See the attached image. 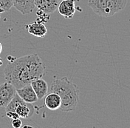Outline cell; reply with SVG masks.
I'll use <instances>...</instances> for the list:
<instances>
[{"mask_svg":"<svg viewBox=\"0 0 130 128\" xmlns=\"http://www.w3.org/2000/svg\"><path fill=\"white\" fill-rule=\"evenodd\" d=\"M2 43L0 42V54H1V53H2Z\"/></svg>","mask_w":130,"mask_h":128,"instance_id":"obj_17","label":"cell"},{"mask_svg":"<svg viewBox=\"0 0 130 128\" xmlns=\"http://www.w3.org/2000/svg\"><path fill=\"white\" fill-rule=\"evenodd\" d=\"M3 64V62H2V59L0 58V65H2V64Z\"/></svg>","mask_w":130,"mask_h":128,"instance_id":"obj_18","label":"cell"},{"mask_svg":"<svg viewBox=\"0 0 130 128\" xmlns=\"http://www.w3.org/2000/svg\"><path fill=\"white\" fill-rule=\"evenodd\" d=\"M44 99L45 106L50 110H56L60 108L61 104V100L60 96L56 93L51 92L50 93L47 94Z\"/></svg>","mask_w":130,"mask_h":128,"instance_id":"obj_10","label":"cell"},{"mask_svg":"<svg viewBox=\"0 0 130 128\" xmlns=\"http://www.w3.org/2000/svg\"><path fill=\"white\" fill-rule=\"evenodd\" d=\"M27 31L30 34L39 38L44 37L47 33V27H45L44 24L36 22V21L32 24L27 25Z\"/></svg>","mask_w":130,"mask_h":128,"instance_id":"obj_11","label":"cell"},{"mask_svg":"<svg viewBox=\"0 0 130 128\" xmlns=\"http://www.w3.org/2000/svg\"><path fill=\"white\" fill-rule=\"evenodd\" d=\"M75 0H61L58 6V12L65 19H72L76 11Z\"/></svg>","mask_w":130,"mask_h":128,"instance_id":"obj_5","label":"cell"},{"mask_svg":"<svg viewBox=\"0 0 130 128\" xmlns=\"http://www.w3.org/2000/svg\"><path fill=\"white\" fill-rule=\"evenodd\" d=\"M16 93L27 103L32 104L38 101V98L35 93L30 84H26L22 88L16 89Z\"/></svg>","mask_w":130,"mask_h":128,"instance_id":"obj_6","label":"cell"},{"mask_svg":"<svg viewBox=\"0 0 130 128\" xmlns=\"http://www.w3.org/2000/svg\"><path fill=\"white\" fill-rule=\"evenodd\" d=\"M60 3V0H34L35 7L46 13L55 12Z\"/></svg>","mask_w":130,"mask_h":128,"instance_id":"obj_7","label":"cell"},{"mask_svg":"<svg viewBox=\"0 0 130 128\" xmlns=\"http://www.w3.org/2000/svg\"><path fill=\"white\" fill-rule=\"evenodd\" d=\"M15 112L18 114L19 118L27 119L30 118L34 112V107L30 103L24 102L23 104H19L16 107Z\"/></svg>","mask_w":130,"mask_h":128,"instance_id":"obj_12","label":"cell"},{"mask_svg":"<svg viewBox=\"0 0 130 128\" xmlns=\"http://www.w3.org/2000/svg\"><path fill=\"white\" fill-rule=\"evenodd\" d=\"M16 93V89L12 84L5 81L0 84V107H7Z\"/></svg>","mask_w":130,"mask_h":128,"instance_id":"obj_4","label":"cell"},{"mask_svg":"<svg viewBox=\"0 0 130 128\" xmlns=\"http://www.w3.org/2000/svg\"><path fill=\"white\" fill-rule=\"evenodd\" d=\"M39 13H40L41 14L39 13V12L36 13L37 18H36V22H39V23H42V24H44V23L47 22L49 21V19H50V14L49 13H44V12H43L41 10H39Z\"/></svg>","mask_w":130,"mask_h":128,"instance_id":"obj_14","label":"cell"},{"mask_svg":"<svg viewBox=\"0 0 130 128\" xmlns=\"http://www.w3.org/2000/svg\"><path fill=\"white\" fill-rule=\"evenodd\" d=\"M45 74V65L37 54H29L10 62L5 68L6 81L16 89L30 84L34 79L42 78Z\"/></svg>","mask_w":130,"mask_h":128,"instance_id":"obj_1","label":"cell"},{"mask_svg":"<svg viewBox=\"0 0 130 128\" xmlns=\"http://www.w3.org/2000/svg\"><path fill=\"white\" fill-rule=\"evenodd\" d=\"M127 0H88V5L98 16L109 17L123 10Z\"/></svg>","mask_w":130,"mask_h":128,"instance_id":"obj_3","label":"cell"},{"mask_svg":"<svg viewBox=\"0 0 130 128\" xmlns=\"http://www.w3.org/2000/svg\"><path fill=\"white\" fill-rule=\"evenodd\" d=\"M11 125L13 128H20L22 126V121L19 119H11Z\"/></svg>","mask_w":130,"mask_h":128,"instance_id":"obj_15","label":"cell"},{"mask_svg":"<svg viewBox=\"0 0 130 128\" xmlns=\"http://www.w3.org/2000/svg\"><path fill=\"white\" fill-rule=\"evenodd\" d=\"M6 115L8 118H10V119H19V116H18V114L16 112H11V111H9V112H6Z\"/></svg>","mask_w":130,"mask_h":128,"instance_id":"obj_16","label":"cell"},{"mask_svg":"<svg viewBox=\"0 0 130 128\" xmlns=\"http://www.w3.org/2000/svg\"><path fill=\"white\" fill-rule=\"evenodd\" d=\"M32 89L36 94L38 99H41L47 94L48 92V85L46 81L42 78L34 79L30 82Z\"/></svg>","mask_w":130,"mask_h":128,"instance_id":"obj_8","label":"cell"},{"mask_svg":"<svg viewBox=\"0 0 130 128\" xmlns=\"http://www.w3.org/2000/svg\"><path fill=\"white\" fill-rule=\"evenodd\" d=\"M13 7L23 15L32 13L35 8L34 0H13Z\"/></svg>","mask_w":130,"mask_h":128,"instance_id":"obj_9","label":"cell"},{"mask_svg":"<svg viewBox=\"0 0 130 128\" xmlns=\"http://www.w3.org/2000/svg\"><path fill=\"white\" fill-rule=\"evenodd\" d=\"M13 7V0H0V9L4 12L9 11Z\"/></svg>","mask_w":130,"mask_h":128,"instance_id":"obj_13","label":"cell"},{"mask_svg":"<svg viewBox=\"0 0 130 128\" xmlns=\"http://www.w3.org/2000/svg\"><path fill=\"white\" fill-rule=\"evenodd\" d=\"M50 92L60 96L61 104L60 110L63 112L73 111L79 102V88L67 77L55 79L53 81Z\"/></svg>","mask_w":130,"mask_h":128,"instance_id":"obj_2","label":"cell"},{"mask_svg":"<svg viewBox=\"0 0 130 128\" xmlns=\"http://www.w3.org/2000/svg\"><path fill=\"white\" fill-rule=\"evenodd\" d=\"M2 13H3V11H2V10L0 9V14H1ZM0 19H1V16H0Z\"/></svg>","mask_w":130,"mask_h":128,"instance_id":"obj_19","label":"cell"}]
</instances>
